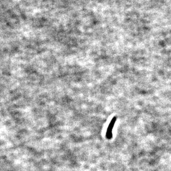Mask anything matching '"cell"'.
<instances>
[{"mask_svg":"<svg viewBox=\"0 0 171 171\" xmlns=\"http://www.w3.org/2000/svg\"><path fill=\"white\" fill-rule=\"evenodd\" d=\"M115 121H116V119L114 118V119H113L112 121L110 123L109 126L108 131H107V133H106V137H107L108 138L110 139V138L112 137V130H113V125H114L115 123Z\"/></svg>","mask_w":171,"mask_h":171,"instance_id":"6da1fadb","label":"cell"}]
</instances>
